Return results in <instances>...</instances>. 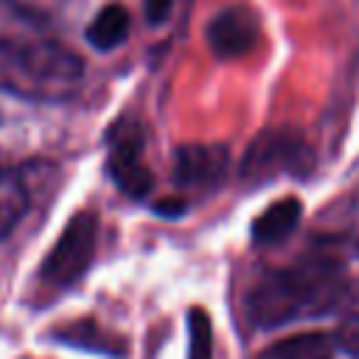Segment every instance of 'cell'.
<instances>
[{"mask_svg": "<svg viewBox=\"0 0 359 359\" xmlns=\"http://www.w3.org/2000/svg\"><path fill=\"white\" fill-rule=\"evenodd\" d=\"M129 28H132L129 8L121 6V3H109L93 17V22L87 25L84 36L95 50H112L129 36Z\"/></svg>", "mask_w": 359, "mask_h": 359, "instance_id": "cell-9", "label": "cell"}, {"mask_svg": "<svg viewBox=\"0 0 359 359\" xmlns=\"http://www.w3.org/2000/svg\"><path fill=\"white\" fill-rule=\"evenodd\" d=\"M188 359H213V328L205 309L188 311Z\"/></svg>", "mask_w": 359, "mask_h": 359, "instance_id": "cell-13", "label": "cell"}, {"mask_svg": "<svg viewBox=\"0 0 359 359\" xmlns=\"http://www.w3.org/2000/svg\"><path fill=\"white\" fill-rule=\"evenodd\" d=\"M300 216H303L300 199L286 196V199L272 202L261 216H255V222H252V241L255 244H264V247L283 241L286 236L294 233Z\"/></svg>", "mask_w": 359, "mask_h": 359, "instance_id": "cell-8", "label": "cell"}, {"mask_svg": "<svg viewBox=\"0 0 359 359\" xmlns=\"http://www.w3.org/2000/svg\"><path fill=\"white\" fill-rule=\"evenodd\" d=\"M59 342H70V345H79V348H87V351H104V353H123V342L109 337V334H101V328L95 323H73L67 328H62L56 334Z\"/></svg>", "mask_w": 359, "mask_h": 359, "instance_id": "cell-12", "label": "cell"}, {"mask_svg": "<svg viewBox=\"0 0 359 359\" xmlns=\"http://www.w3.org/2000/svg\"><path fill=\"white\" fill-rule=\"evenodd\" d=\"M8 3L17 14L28 17V20H36V22H48V20H56L70 0H3Z\"/></svg>", "mask_w": 359, "mask_h": 359, "instance_id": "cell-14", "label": "cell"}, {"mask_svg": "<svg viewBox=\"0 0 359 359\" xmlns=\"http://www.w3.org/2000/svg\"><path fill=\"white\" fill-rule=\"evenodd\" d=\"M334 342H337L348 356L359 359V311H356V314H348V317L337 325Z\"/></svg>", "mask_w": 359, "mask_h": 359, "instance_id": "cell-15", "label": "cell"}, {"mask_svg": "<svg viewBox=\"0 0 359 359\" xmlns=\"http://www.w3.org/2000/svg\"><path fill=\"white\" fill-rule=\"evenodd\" d=\"M311 165V149L297 132L275 129L261 132L241 157V177L264 182L278 174H306Z\"/></svg>", "mask_w": 359, "mask_h": 359, "instance_id": "cell-4", "label": "cell"}, {"mask_svg": "<svg viewBox=\"0 0 359 359\" xmlns=\"http://www.w3.org/2000/svg\"><path fill=\"white\" fill-rule=\"evenodd\" d=\"M227 146L182 143L174 151V182L182 188H210L227 171Z\"/></svg>", "mask_w": 359, "mask_h": 359, "instance_id": "cell-7", "label": "cell"}, {"mask_svg": "<svg viewBox=\"0 0 359 359\" xmlns=\"http://www.w3.org/2000/svg\"><path fill=\"white\" fill-rule=\"evenodd\" d=\"M95 238H98V216L93 210H79L67 222V227L62 230L56 244L50 247L48 258L42 261V269H39L42 283H48L53 289L76 283L93 264Z\"/></svg>", "mask_w": 359, "mask_h": 359, "instance_id": "cell-3", "label": "cell"}, {"mask_svg": "<svg viewBox=\"0 0 359 359\" xmlns=\"http://www.w3.org/2000/svg\"><path fill=\"white\" fill-rule=\"evenodd\" d=\"M84 79V59L45 36L0 34V90L36 101H67Z\"/></svg>", "mask_w": 359, "mask_h": 359, "instance_id": "cell-2", "label": "cell"}, {"mask_svg": "<svg viewBox=\"0 0 359 359\" xmlns=\"http://www.w3.org/2000/svg\"><path fill=\"white\" fill-rule=\"evenodd\" d=\"M28 208V191L17 171L0 165V241L17 227Z\"/></svg>", "mask_w": 359, "mask_h": 359, "instance_id": "cell-11", "label": "cell"}, {"mask_svg": "<svg viewBox=\"0 0 359 359\" xmlns=\"http://www.w3.org/2000/svg\"><path fill=\"white\" fill-rule=\"evenodd\" d=\"M109 177L132 199H143L151 191L154 180L143 160V135H137L135 129L115 135L109 151Z\"/></svg>", "mask_w": 359, "mask_h": 359, "instance_id": "cell-6", "label": "cell"}, {"mask_svg": "<svg viewBox=\"0 0 359 359\" xmlns=\"http://www.w3.org/2000/svg\"><path fill=\"white\" fill-rule=\"evenodd\" d=\"M345 292V269L334 255H309L272 269L247 294V320L255 328H278L337 309Z\"/></svg>", "mask_w": 359, "mask_h": 359, "instance_id": "cell-1", "label": "cell"}, {"mask_svg": "<svg viewBox=\"0 0 359 359\" xmlns=\"http://www.w3.org/2000/svg\"><path fill=\"white\" fill-rule=\"evenodd\" d=\"M261 359H334V339L320 331L292 334L269 345Z\"/></svg>", "mask_w": 359, "mask_h": 359, "instance_id": "cell-10", "label": "cell"}, {"mask_svg": "<svg viewBox=\"0 0 359 359\" xmlns=\"http://www.w3.org/2000/svg\"><path fill=\"white\" fill-rule=\"evenodd\" d=\"M258 31L261 25H258L255 11L244 3H236L210 17L205 39L219 59H236V56H244L255 45Z\"/></svg>", "mask_w": 359, "mask_h": 359, "instance_id": "cell-5", "label": "cell"}, {"mask_svg": "<svg viewBox=\"0 0 359 359\" xmlns=\"http://www.w3.org/2000/svg\"><path fill=\"white\" fill-rule=\"evenodd\" d=\"M171 8H174V0H146V3H143V11H146L149 25L165 22L168 14H171Z\"/></svg>", "mask_w": 359, "mask_h": 359, "instance_id": "cell-16", "label": "cell"}]
</instances>
